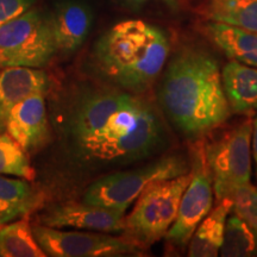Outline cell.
Returning a JSON list of instances; mask_svg holds the SVG:
<instances>
[{"instance_id":"1","label":"cell","mask_w":257,"mask_h":257,"mask_svg":"<svg viewBox=\"0 0 257 257\" xmlns=\"http://www.w3.org/2000/svg\"><path fill=\"white\" fill-rule=\"evenodd\" d=\"M68 134L83 161L106 167L143 162L168 144L165 123L152 102L115 86L87 89L75 99Z\"/></svg>"},{"instance_id":"2","label":"cell","mask_w":257,"mask_h":257,"mask_svg":"<svg viewBox=\"0 0 257 257\" xmlns=\"http://www.w3.org/2000/svg\"><path fill=\"white\" fill-rule=\"evenodd\" d=\"M163 113L185 136H204L227 120L230 108L218 61L197 47L181 48L167 64L159 87Z\"/></svg>"},{"instance_id":"3","label":"cell","mask_w":257,"mask_h":257,"mask_svg":"<svg viewBox=\"0 0 257 257\" xmlns=\"http://www.w3.org/2000/svg\"><path fill=\"white\" fill-rule=\"evenodd\" d=\"M169 51V40L162 29L142 19H126L99 38L94 60L112 86L143 94L161 75Z\"/></svg>"},{"instance_id":"4","label":"cell","mask_w":257,"mask_h":257,"mask_svg":"<svg viewBox=\"0 0 257 257\" xmlns=\"http://www.w3.org/2000/svg\"><path fill=\"white\" fill-rule=\"evenodd\" d=\"M189 170L191 166L186 157L162 156L137 168L117 170L95 180L86 189L82 201L126 212L149 185L184 175Z\"/></svg>"},{"instance_id":"5","label":"cell","mask_w":257,"mask_h":257,"mask_svg":"<svg viewBox=\"0 0 257 257\" xmlns=\"http://www.w3.org/2000/svg\"><path fill=\"white\" fill-rule=\"evenodd\" d=\"M191 178L189 170L184 175L148 186L125 217L124 236L141 246L165 238L178 217L180 201Z\"/></svg>"},{"instance_id":"6","label":"cell","mask_w":257,"mask_h":257,"mask_svg":"<svg viewBox=\"0 0 257 257\" xmlns=\"http://www.w3.org/2000/svg\"><path fill=\"white\" fill-rule=\"evenodd\" d=\"M56 54L48 15L31 8L0 25V68H43Z\"/></svg>"},{"instance_id":"7","label":"cell","mask_w":257,"mask_h":257,"mask_svg":"<svg viewBox=\"0 0 257 257\" xmlns=\"http://www.w3.org/2000/svg\"><path fill=\"white\" fill-rule=\"evenodd\" d=\"M252 120L246 119L217 142L205 146V157L217 202L231 199L251 178Z\"/></svg>"},{"instance_id":"8","label":"cell","mask_w":257,"mask_h":257,"mask_svg":"<svg viewBox=\"0 0 257 257\" xmlns=\"http://www.w3.org/2000/svg\"><path fill=\"white\" fill-rule=\"evenodd\" d=\"M37 243L51 257H117L142 255V246L124 234L115 237L96 231H62L37 225L32 229Z\"/></svg>"},{"instance_id":"9","label":"cell","mask_w":257,"mask_h":257,"mask_svg":"<svg viewBox=\"0 0 257 257\" xmlns=\"http://www.w3.org/2000/svg\"><path fill=\"white\" fill-rule=\"evenodd\" d=\"M191 170L192 178L182 194L178 217L165 237L179 248L187 245L197 226L213 206L214 192L205 157V146L198 150Z\"/></svg>"},{"instance_id":"10","label":"cell","mask_w":257,"mask_h":257,"mask_svg":"<svg viewBox=\"0 0 257 257\" xmlns=\"http://www.w3.org/2000/svg\"><path fill=\"white\" fill-rule=\"evenodd\" d=\"M125 213L86 202H68L59 205L44 214L42 225L56 229H72L96 231V232H123L125 227Z\"/></svg>"},{"instance_id":"11","label":"cell","mask_w":257,"mask_h":257,"mask_svg":"<svg viewBox=\"0 0 257 257\" xmlns=\"http://www.w3.org/2000/svg\"><path fill=\"white\" fill-rule=\"evenodd\" d=\"M56 53L64 55L79 50L93 25V10L83 0H61L48 15Z\"/></svg>"},{"instance_id":"12","label":"cell","mask_w":257,"mask_h":257,"mask_svg":"<svg viewBox=\"0 0 257 257\" xmlns=\"http://www.w3.org/2000/svg\"><path fill=\"white\" fill-rule=\"evenodd\" d=\"M44 93L24 99L12 108L5 128L25 152L36 149L48 138V118Z\"/></svg>"},{"instance_id":"13","label":"cell","mask_w":257,"mask_h":257,"mask_svg":"<svg viewBox=\"0 0 257 257\" xmlns=\"http://www.w3.org/2000/svg\"><path fill=\"white\" fill-rule=\"evenodd\" d=\"M49 78L41 68L8 67L0 72V130L16 105L36 93L46 94Z\"/></svg>"},{"instance_id":"14","label":"cell","mask_w":257,"mask_h":257,"mask_svg":"<svg viewBox=\"0 0 257 257\" xmlns=\"http://www.w3.org/2000/svg\"><path fill=\"white\" fill-rule=\"evenodd\" d=\"M221 83L234 114L251 115L257 111V68L230 60L221 70Z\"/></svg>"},{"instance_id":"15","label":"cell","mask_w":257,"mask_h":257,"mask_svg":"<svg viewBox=\"0 0 257 257\" xmlns=\"http://www.w3.org/2000/svg\"><path fill=\"white\" fill-rule=\"evenodd\" d=\"M206 35L230 60L257 68V32L210 22Z\"/></svg>"},{"instance_id":"16","label":"cell","mask_w":257,"mask_h":257,"mask_svg":"<svg viewBox=\"0 0 257 257\" xmlns=\"http://www.w3.org/2000/svg\"><path fill=\"white\" fill-rule=\"evenodd\" d=\"M232 210L231 199H223L198 225L188 243L191 257H216L224 239L226 219Z\"/></svg>"},{"instance_id":"17","label":"cell","mask_w":257,"mask_h":257,"mask_svg":"<svg viewBox=\"0 0 257 257\" xmlns=\"http://www.w3.org/2000/svg\"><path fill=\"white\" fill-rule=\"evenodd\" d=\"M42 197L25 179L0 174V226L28 217L40 206Z\"/></svg>"},{"instance_id":"18","label":"cell","mask_w":257,"mask_h":257,"mask_svg":"<svg viewBox=\"0 0 257 257\" xmlns=\"http://www.w3.org/2000/svg\"><path fill=\"white\" fill-rule=\"evenodd\" d=\"M205 14L210 22L257 32V0H208Z\"/></svg>"},{"instance_id":"19","label":"cell","mask_w":257,"mask_h":257,"mask_svg":"<svg viewBox=\"0 0 257 257\" xmlns=\"http://www.w3.org/2000/svg\"><path fill=\"white\" fill-rule=\"evenodd\" d=\"M0 256L3 257H46L35 238L28 218L0 226Z\"/></svg>"},{"instance_id":"20","label":"cell","mask_w":257,"mask_h":257,"mask_svg":"<svg viewBox=\"0 0 257 257\" xmlns=\"http://www.w3.org/2000/svg\"><path fill=\"white\" fill-rule=\"evenodd\" d=\"M257 252V234L232 213L226 219L219 255L223 257L252 256Z\"/></svg>"},{"instance_id":"21","label":"cell","mask_w":257,"mask_h":257,"mask_svg":"<svg viewBox=\"0 0 257 257\" xmlns=\"http://www.w3.org/2000/svg\"><path fill=\"white\" fill-rule=\"evenodd\" d=\"M0 174L25 180H34L36 176L27 152L8 133L0 135Z\"/></svg>"},{"instance_id":"22","label":"cell","mask_w":257,"mask_h":257,"mask_svg":"<svg viewBox=\"0 0 257 257\" xmlns=\"http://www.w3.org/2000/svg\"><path fill=\"white\" fill-rule=\"evenodd\" d=\"M232 210L237 217L257 234V187L251 184L240 186L231 197Z\"/></svg>"},{"instance_id":"23","label":"cell","mask_w":257,"mask_h":257,"mask_svg":"<svg viewBox=\"0 0 257 257\" xmlns=\"http://www.w3.org/2000/svg\"><path fill=\"white\" fill-rule=\"evenodd\" d=\"M35 0H0V25L30 10Z\"/></svg>"},{"instance_id":"24","label":"cell","mask_w":257,"mask_h":257,"mask_svg":"<svg viewBox=\"0 0 257 257\" xmlns=\"http://www.w3.org/2000/svg\"><path fill=\"white\" fill-rule=\"evenodd\" d=\"M124 3H126L127 5L134 6V8H140V6H143L148 4V3H161V4L166 5L167 8L170 10H178L179 9V0H123Z\"/></svg>"},{"instance_id":"25","label":"cell","mask_w":257,"mask_h":257,"mask_svg":"<svg viewBox=\"0 0 257 257\" xmlns=\"http://www.w3.org/2000/svg\"><path fill=\"white\" fill-rule=\"evenodd\" d=\"M251 154L253 160L257 165V117L252 121V133H251Z\"/></svg>"},{"instance_id":"26","label":"cell","mask_w":257,"mask_h":257,"mask_svg":"<svg viewBox=\"0 0 257 257\" xmlns=\"http://www.w3.org/2000/svg\"><path fill=\"white\" fill-rule=\"evenodd\" d=\"M256 179H257V167H256Z\"/></svg>"}]
</instances>
